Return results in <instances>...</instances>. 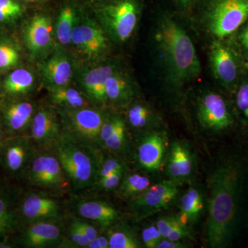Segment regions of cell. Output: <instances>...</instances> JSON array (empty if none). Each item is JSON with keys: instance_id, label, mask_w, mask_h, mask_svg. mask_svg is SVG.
Masks as SVG:
<instances>
[{"instance_id": "6da1fadb", "label": "cell", "mask_w": 248, "mask_h": 248, "mask_svg": "<svg viewBox=\"0 0 248 248\" xmlns=\"http://www.w3.org/2000/svg\"><path fill=\"white\" fill-rule=\"evenodd\" d=\"M205 241L210 248H231L248 223V153L229 147L213 161L206 179Z\"/></svg>"}, {"instance_id": "7a4b0ae2", "label": "cell", "mask_w": 248, "mask_h": 248, "mask_svg": "<svg viewBox=\"0 0 248 248\" xmlns=\"http://www.w3.org/2000/svg\"><path fill=\"white\" fill-rule=\"evenodd\" d=\"M155 44L168 82L182 88L200 76L201 63L192 40L182 26L167 16L160 19Z\"/></svg>"}, {"instance_id": "3957f363", "label": "cell", "mask_w": 248, "mask_h": 248, "mask_svg": "<svg viewBox=\"0 0 248 248\" xmlns=\"http://www.w3.org/2000/svg\"><path fill=\"white\" fill-rule=\"evenodd\" d=\"M51 151L56 155L73 190L91 188L97 182L101 151L62 133Z\"/></svg>"}, {"instance_id": "277c9868", "label": "cell", "mask_w": 248, "mask_h": 248, "mask_svg": "<svg viewBox=\"0 0 248 248\" xmlns=\"http://www.w3.org/2000/svg\"><path fill=\"white\" fill-rule=\"evenodd\" d=\"M195 113L200 133L210 139L231 133L238 122L233 106L215 91H205L197 96Z\"/></svg>"}, {"instance_id": "5b68a950", "label": "cell", "mask_w": 248, "mask_h": 248, "mask_svg": "<svg viewBox=\"0 0 248 248\" xmlns=\"http://www.w3.org/2000/svg\"><path fill=\"white\" fill-rule=\"evenodd\" d=\"M27 185L50 193L66 192L71 184L53 151L37 150L20 177Z\"/></svg>"}, {"instance_id": "8992f818", "label": "cell", "mask_w": 248, "mask_h": 248, "mask_svg": "<svg viewBox=\"0 0 248 248\" xmlns=\"http://www.w3.org/2000/svg\"><path fill=\"white\" fill-rule=\"evenodd\" d=\"M58 108L62 133L93 149L102 151L100 146V133L107 114L101 108Z\"/></svg>"}, {"instance_id": "52a82bcc", "label": "cell", "mask_w": 248, "mask_h": 248, "mask_svg": "<svg viewBox=\"0 0 248 248\" xmlns=\"http://www.w3.org/2000/svg\"><path fill=\"white\" fill-rule=\"evenodd\" d=\"M183 184L167 179L151 184L146 190L128 201L129 209L136 221L170 208L176 202Z\"/></svg>"}, {"instance_id": "ba28073f", "label": "cell", "mask_w": 248, "mask_h": 248, "mask_svg": "<svg viewBox=\"0 0 248 248\" xmlns=\"http://www.w3.org/2000/svg\"><path fill=\"white\" fill-rule=\"evenodd\" d=\"M248 19V0H215L207 15V27L217 40H226Z\"/></svg>"}, {"instance_id": "9c48e42d", "label": "cell", "mask_w": 248, "mask_h": 248, "mask_svg": "<svg viewBox=\"0 0 248 248\" xmlns=\"http://www.w3.org/2000/svg\"><path fill=\"white\" fill-rule=\"evenodd\" d=\"M243 59L234 44L217 40L211 45L210 62L215 78L228 93L234 94L244 74Z\"/></svg>"}, {"instance_id": "30bf717a", "label": "cell", "mask_w": 248, "mask_h": 248, "mask_svg": "<svg viewBox=\"0 0 248 248\" xmlns=\"http://www.w3.org/2000/svg\"><path fill=\"white\" fill-rule=\"evenodd\" d=\"M139 6L135 0H118L104 6L99 17L112 40L126 42L133 35L139 19Z\"/></svg>"}, {"instance_id": "8fae6325", "label": "cell", "mask_w": 248, "mask_h": 248, "mask_svg": "<svg viewBox=\"0 0 248 248\" xmlns=\"http://www.w3.org/2000/svg\"><path fill=\"white\" fill-rule=\"evenodd\" d=\"M167 132L155 129L138 135L134 158L140 169L146 174H154L164 168L169 145Z\"/></svg>"}, {"instance_id": "7c38bea8", "label": "cell", "mask_w": 248, "mask_h": 248, "mask_svg": "<svg viewBox=\"0 0 248 248\" xmlns=\"http://www.w3.org/2000/svg\"><path fill=\"white\" fill-rule=\"evenodd\" d=\"M18 216L22 227L39 221H62L63 208L53 194L35 191L21 196L17 205Z\"/></svg>"}, {"instance_id": "4fadbf2b", "label": "cell", "mask_w": 248, "mask_h": 248, "mask_svg": "<svg viewBox=\"0 0 248 248\" xmlns=\"http://www.w3.org/2000/svg\"><path fill=\"white\" fill-rule=\"evenodd\" d=\"M164 168L168 179L182 184L195 183L198 161L190 142L178 139L170 142Z\"/></svg>"}, {"instance_id": "5bb4252c", "label": "cell", "mask_w": 248, "mask_h": 248, "mask_svg": "<svg viewBox=\"0 0 248 248\" xmlns=\"http://www.w3.org/2000/svg\"><path fill=\"white\" fill-rule=\"evenodd\" d=\"M21 229L14 243L23 248H60L64 236L62 221L35 222Z\"/></svg>"}, {"instance_id": "9a60e30c", "label": "cell", "mask_w": 248, "mask_h": 248, "mask_svg": "<svg viewBox=\"0 0 248 248\" xmlns=\"http://www.w3.org/2000/svg\"><path fill=\"white\" fill-rule=\"evenodd\" d=\"M36 110L35 104L24 98L4 99L0 104V119L5 138L24 135L30 130Z\"/></svg>"}, {"instance_id": "2e32d148", "label": "cell", "mask_w": 248, "mask_h": 248, "mask_svg": "<svg viewBox=\"0 0 248 248\" xmlns=\"http://www.w3.org/2000/svg\"><path fill=\"white\" fill-rule=\"evenodd\" d=\"M30 137L39 151H51L62 133L58 111L51 107L37 108L30 127Z\"/></svg>"}, {"instance_id": "e0dca14e", "label": "cell", "mask_w": 248, "mask_h": 248, "mask_svg": "<svg viewBox=\"0 0 248 248\" xmlns=\"http://www.w3.org/2000/svg\"><path fill=\"white\" fill-rule=\"evenodd\" d=\"M37 150L30 135L5 138L2 154L5 171L11 177H20Z\"/></svg>"}, {"instance_id": "ac0fdd59", "label": "cell", "mask_w": 248, "mask_h": 248, "mask_svg": "<svg viewBox=\"0 0 248 248\" xmlns=\"http://www.w3.org/2000/svg\"><path fill=\"white\" fill-rule=\"evenodd\" d=\"M71 42L81 53L94 59L104 53L108 38L102 28L90 20L76 24L72 33Z\"/></svg>"}, {"instance_id": "d6986e66", "label": "cell", "mask_w": 248, "mask_h": 248, "mask_svg": "<svg viewBox=\"0 0 248 248\" xmlns=\"http://www.w3.org/2000/svg\"><path fill=\"white\" fill-rule=\"evenodd\" d=\"M23 40L31 55H43L53 43V24L48 16H36L27 23L23 31Z\"/></svg>"}, {"instance_id": "ffe728a7", "label": "cell", "mask_w": 248, "mask_h": 248, "mask_svg": "<svg viewBox=\"0 0 248 248\" xmlns=\"http://www.w3.org/2000/svg\"><path fill=\"white\" fill-rule=\"evenodd\" d=\"M207 206L205 189L193 183L179 198L177 215L183 223L193 229L206 213Z\"/></svg>"}, {"instance_id": "44dd1931", "label": "cell", "mask_w": 248, "mask_h": 248, "mask_svg": "<svg viewBox=\"0 0 248 248\" xmlns=\"http://www.w3.org/2000/svg\"><path fill=\"white\" fill-rule=\"evenodd\" d=\"M75 209L78 216L98 225L103 229H108L120 221V212L113 205L99 200H80Z\"/></svg>"}, {"instance_id": "7402d4cb", "label": "cell", "mask_w": 248, "mask_h": 248, "mask_svg": "<svg viewBox=\"0 0 248 248\" xmlns=\"http://www.w3.org/2000/svg\"><path fill=\"white\" fill-rule=\"evenodd\" d=\"M21 196L12 187L3 186L0 190V240L10 238L21 229L17 212Z\"/></svg>"}, {"instance_id": "603a6c76", "label": "cell", "mask_w": 248, "mask_h": 248, "mask_svg": "<svg viewBox=\"0 0 248 248\" xmlns=\"http://www.w3.org/2000/svg\"><path fill=\"white\" fill-rule=\"evenodd\" d=\"M116 71L117 68L113 64L101 65L86 72L81 78L85 95L96 107L102 108L108 104L106 81Z\"/></svg>"}, {"instance_id": "cb8c5ba5", "label": "cell", "mask_w": 248, "mask_h": 248, "mask_svg": "<svg viewBox=\"0 0 248 248\" xmlns=\"http://www.w3.org/2000/svg\"><path fill=\"white\" fill-rule=\"evenodd\" d=\"M48 90L68 86L73 77L71 60L63 52L57 51L41 66Z\"/></svg>"}, {"instance_id": "d4e9b609", "label": "cell", "mask_w": 248, "mask_h": 248, "mask_svg": "<svg viewBox=\"0 0 248 248\" xmlns=\"http://www.w3.org/2000/svg\"><path fill=\"white\" fill-rule=\"evenodd\" d=\"M105 91L107 104L116 108L128 107L136 94L131 79L125 73L117 71L107 79Z\"/></svg>"}, {"instance_id": "484cf974", "label": "cell", "mask_w": 248, "mask_h": 248, "mask_svg": "<svg viewBox=\"0 0 248 248\" xmlns=\"http://www.w3.org/2000/svg\"><path fill=\"white\" fill-rule=\"evenodd\" d=\"M127 108L125 122L138 135L161 128L159 117L149 104L143 101L133 100Z\"/></svg>"}, {"instance_id": "4316f807", "label": "cell", "mask_w": 248, "mask_h": 248, "mask_svg": "<svg viewBox=\"0 0 248 248\" xmlns=\"http://www.w3.org/2000/svg\"><path fill=\"white\" fill-rule=\"evenodd\" d=\"M35 77L30 70L17 67L9 71L1 80L4 99L24 98L33 89Z\"/></svg>"}, {"instance_id": "83f0119b", "label": "cell", "mask_w": 248, "mask_h": 248, "mask_svg": "<svg viewBox=\"0 0 248 248\" xmlns=\"http://www.w3.org/2000/svg\"><path fill=\"white\" fill-rule=\"evenodd\" d=\"M107 234L110 248H143L141 237L128 225L117 223L107 229Z\"/></svg>"}, {"instance_id": "f1b7e54d", "label": "cell", "mask_w": 248, "mask_h": 248, "mask_svg": "<svg viewBox=\"0 0 248 248\" xmlns=\"http://www.w3.org/2000/svg\"><path fill=\"white\" fill-rule=\"evenodd\" d=\"M50 99L60 108L74 109L90 107V100L74 88L68 86L49 90Z\"/></svg>"}, {"instance_id": "f546056e", "label": "cell", "mask_w": 248, "mask_h": 248, "mask_svg": "<svg viewBox=\"0 0 248 248\" xmlns=\"http://www.w3.org/2000/svg\"><path fill=\"white\" fill-rule=\"evenodd\" d=\"M152 184L151 178L146 173L127 172L125 171L117 194L120 198L129 200L146 190Z\"/></svg>"}, {"instance_id": "4dcf8cb0", "label": "cell", "mask_w": 248, "mask_h": 248, "mask_svg": "<svg viewBox=\"0 0 248 248\" xmlns=\"http://www.w3.org/2000/svg\"><path fill=\"white\" fill-rule=\"evenodd\" d=\"M102 150L111 154L123 157L130 150V141L127 130V124L123 117H120L115 128L102 144Z\"/></svg>"}, {"instance_id": "1f68e13d", "label": "cell", "mask_w": 248, "mask_h": 248, "mask_svg": "<svg viewBox=\"0 0 248 248\" xmlns=\"http://www.w3.org/2000/svg\"><path fill=\"white\" fill-rule=\"evenodd\" d=\"M20 48L12 37L0 32V73L17 68L20 63Z\"/></svg>"}, {"instance_id": "d6a6232c", "label": "cell", "mask_w": 248, "mask_h": 248, "mask_svg": "<svg viewBox=\"0 0 248 248\" xmlns=\"http://www.w3.org/2000/svg\"><path fill=\"white\" fill-rule=\"evenodd\" d=\"M244 73L233 94L234 97L233 107L238 122L248 132V73Z\"/></svg>"}, {"instance_id": "836d02e7", "label": "cell", "mask_w": 248, "mask_h": 248, "mask_svg": "<svg viewBox=\"0 0 248 248\" xmlns=\"http://www.w3.org/2000/svg\"><path fill=\"white\" fill-rule=\"evenodd\" d=\"M76 24L77 16L75 9L71 6L63 8L55 27V33L60 43L63 45L71 43L72 33Z\"/></svg>"}, {"instance_id": "e575fe53", "label": "cell", "mask_w": 248, "mask_h": 248, "mask_svg": "<svg viewBox=\"0 0 248 248\" xmlns=\"http://www.w3.org/2000/svg\"><path fill=\"white\" fill-rule=\"evenodd\" d=\"M108 153L109 155H106L104 154V151H102L99 155L97 182L116 171L126 169V165L123 158Z\"/></svg>"}, {"instance_id": "d590c367", "label": "cell", "mask_w": 248, "mask_h": 248, "mask_svg": "<svg viewBox=\"0 0 248 248\" xmlns=\"http://www.w3.org/2000/svg\"><path fill=\"white\" fill-rule=\"evenodd\" d=\"M24 11L22 4L16 0H0V27L14 24Z\"/></svg>"}, {"instance_id": "8d00e7d4", "label": "cell", "mask_w": 248, "mask_h": 248, "mask_svg": "<svg viewBox=\"0 0 248 248\" xmlns=\"http://www.w3.org/2000/svg\"><path fill=\"white\" fill-rule=\"evenodd\" d=\"M89 243V239L84 234L69 224L60 248H86Z\"/></svg>"}, {"instance_id": "74e56055", "label": "cell", "mask_w": 248, "mask_h": 248, "mask_svg": "<svg viewBox=\"0 0 248 248\" xmlns=\"http://www.w3.org/2000/svg\"><path fill=\"white\" fill-rule=\"evenodd\" d=\"M125 171H126V169L116 171V172L109 174L107 177L98 180L93 187H95L96 188L99 190H116L117 187H119V186L120 185Z\"/></svg>"}, {"instance_id": "f35d334b", "label": "cell", "mask_w": 248, "mask_h": 248, "mask_svg": "<svg viewBox=\"0 0 248 248\" xmlns=\"http://www.w3.org/2000/svg\"><path fill=\"white\" fill-rule=\"evenodd\" d=\"M93 222L89 221L86 218L81 217H73L71 220L69 224L76 228L82 234H84L89 241L94 239L99 234V231L98 229V225L93 224Z\"/></svg>"}, {"instance_id": "ab89813d", "label": "cell", "mask_w": 248, "mask_h": 248, "mask_svg": "<svg viewBox=\"0 0 248 248\" xmlns=\"http://www.w3.org/2000/svg\"><path fill=\"white\" fill-rule=\"evenodd\" d=\"M162 239V236L155 223L145 227L142 230L141 240L143 248H156Z\"/></svg>"}, {"instance_id": "60d3db41", "label": "cell", "mask_w": 248, "mask_h": 248, "mask_svg": "<svg viewBox=\"0 0 248 248\" xmlns=\"http://www.w3.org/2000/svg\"><path fill=\"white\" fill-rule=\"evenodd\" d=\"M234 45L244 61L248 63V19L235 32Z\"/></svg>"}, {"instance_id": "b9f144b4", "label": "cell", "mask_w": 248, "mask_h": 248, "mask_svg": "<svg viewBox=\"0 0 248 248\" xmlns=\"http://www.w3.org/2000/svg\"><path fill=\"white\" fill-rule=\"evenodd\" d=\"M192 231L193 229L183 223L177 214H176L174 225H173L172 230L166 239L186 241V240L192 239Z\"/></svg>"}, {"instance_id": "7bdbcfd3", "label": "cell", "mask_w": 248, "mask_h": 248, "mask_svg": "<svg viewBox=\"0 0 248 248\" xmlns=\"http://www.w3.org/2000/svg\"><path fill=\"white\" fill-rule=\"evenodd\" d=\"M175 218L176 214L175 215L161 217L156 220L155 225L157 227L163 239H166L169 236L171 230H172L173 225H174Z\"/></svg>"}, {"instance_id": "ee69618b", "label": "cell", "mask_w": 248, "mask_h": 248, "mask_svg": "<svg viewBox=\"0 0 248 248\" xmlns=\"http://www.w3.org/2000/svg\"><path fill=\"white\" fill-rule=\"evenodd\" d=\"M190 244L183 240L163 239L156 248H190Z\"/></svg>"}, {"instance_id": "f6af8a7d", "label": "cell", "mask_w": 248, "mask_h": 248, "mask_svg": "<svg viewBox=\"0 0 248 248\" xmlns=\"http://www.w3.org/2000/svg\"><path fill=\"white\" fill-rule=\"evenodd\" d=\"M86 248H110L107 234V235H98L94 239L90 241Z\"/></svg>"}, {"instance_id": "bcb514c9", "label": "cell", "mask_w": 248, "mask_h": 248, "mask_svg": "<svg viewBox=\"0 0 248 248\" xmlns=\"http://www.w3.org/2000/svg\"><path fill=\"white\" fill-rule=\"evenodd\" d=\"M16 244L14 241H11L10 238L0 240V248H13L16 247Z\"/></svg>"}, {"instance_id": "7dc6e473", "label": "cell", "mask_w": 248, "mask_h": 248, "mask_svg": "<svg viewBox=\"0 0 248 248\" xmlns=\"http://www.w3.org/2000/svg\"><path fill=\"white\" fill-rule=\"evenodd\" d=\"M4 139H0V165L2 166L3 145Z\"/></svg>"}, {"instance_id": "c3c4849f", "label": "cell", "mask_w": 248, "mask_h": 248, "mask_svg": "<svg viewBox=\"0 0 248 248\" xmlns=\"http://www.w3.org/2000/svg\"><path fill=\"white\" fill-rule=\"evenodd\" d=\"M177 1L178 2L180 3L181 4L187 5L191 4V3L193 2V1H195L196 0H177Z\"/></svg>"}, {"instance_id": "681fc988", "label": "cell", "mask_w": 248, "mask_h": 248, "mask_svg": "<svg viewBox=\"0 0 248 248\" xmlns=\"http://www.w3.org/2000/svg\"><path fill=\"white\" fill-rule=\"evenodd\" d=\"M5 135L4 130H3L2 124H1V119H0V139H4Z\"/></svg>"}, {"instance_id": "f907efd6", "label": "cell", "mask_w": 248, "mask_h": 248, "mask_svg": "<svg viewBox=\"0 0 248 248\" xmlns=\"http://www.w3.org/2000/svg\"><path fill=\"white\" fill-rule=\"evenodd\" d=\"M4 100V96H3L2 91H1V80H0V104Z\"/></svg>"}, {"instance_id": "816d5d0a", "label": "cell", "mask_w": 248, "mask_h": 248, "mask_svg": "<svg viewBox=\"0 0 248 248\" xmlns=\"http://www.w3.org/2000/svg\"><path fill=\"white\" fill-rule=\"evenodd\" d=\"M3 187V186L0 185V190H1V187Z\"/></svg>"}, {"instance_id": "f5cc1de1", "label": "cell", "mask_w": 248, "mask_h": 248, "mask_svg": "<svg viewBox=\"0 0 248 248\" xmlns=\"http://www.w3.org/2000/svg\"><path fill=\"white\" fill-rule=\"evenodd\" d=\"M29 1H37V0H29Z\"/></svg>"}]
</instances>
